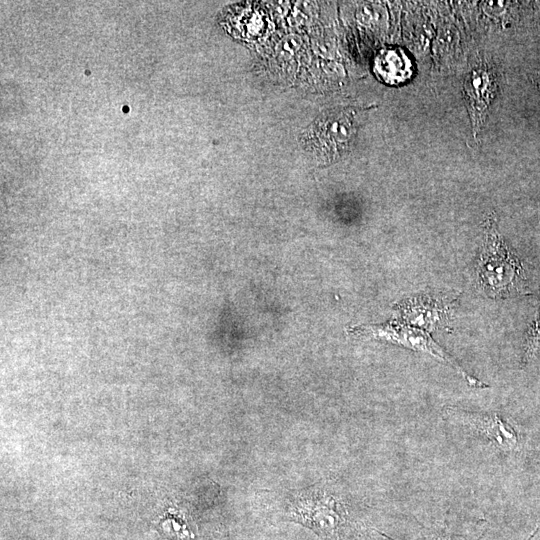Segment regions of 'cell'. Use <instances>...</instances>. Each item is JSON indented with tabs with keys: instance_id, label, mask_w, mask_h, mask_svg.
Segmentation results:
<instances>
[{
	"instance_id": "9c48e42d",
	"label": "cell",
	"mask_w": 540,
	"mask_h": 540,
	"mask_svg": "<svg viewBox=\"0 0 540 540\" xmlns=\"http://www.w3.org/2000/svg\"><path fill=\"white\" fill-rule=\"evenodd\" d=\"M161 524L164 533L172 535L174 540H185L191 536L185 520L178 514L167 513Z\"/></svg>"
},
{
	"instance_id": "5b68a950",
	"label": "cell",
	"mask_w": 540,
	"mask_h": 540,
	"mask_svg": "<svg viewBox=\"0 0 540 540\" xmlns=\"http://www.w3.org/2000/svg\"><path fill=\"white\" fill-rule=\"evenodd\" d=\"M446 414L466 425L503 452L518 449L520 441L518 432L511 421L500 413H475L448 408Z\"/></svg>"
},
{
	"instance_id": "52a82bcc",
	"label": "cell",
	"mask_w": 540,
	"mask_h": 540,
	"mask_svg": "<svg viewBox=\"0 0 540 540\" xmlns=\"http://www.w3.org/2000/svg\"><path fill=\"white\" fill-rule=\"evenodd\" d=\"M454 306V299L419 295L398 304L401 322L431 331L447 329Z\"/></svg>"
},
{
	"instance_id": "7a4b0ae2",
	"label": "cell",
	"mask_w": 540,
	"mask_h": 540,
	"mask_svg": "<svg viewBox=\"0 0 540 540\" xmlns=\"http://www.w3.org/2000/svg\"><path fill=\"white\" fill-rule=\"evenodd\" d=\"M357 133L355 113L334 109L320 115L303 133L305 149L323 162L340 158L351 147Z\"/></svg>"
},
{
	"instance_id": "6da1fadb",
	"label": "cell",
	"mask_w": 540,
	"mask_h": 540,
	"mask_svg": "<svg viewBox=\"0 0 540 540\" xmlns=\"http://www.w3.org/2000/svg\"><path fill=\"white\" fill-rule=\"evenodd\" d=\"M476 275L478 285L490 297H506L520 290V264L498 233L493 215L486 221Z\"/></svg>"
},
{
	"instance_id": "ba28073f",
	"label": "cell",
	"mask_w": 540,
	"mask_h": 540,
	"mask_svg": "<svg viewBox=\"0 0 540 540\" xmlns=\"http://www.w3.org/2000/svg\"><path fill=\"white\" fill-rule=\"evenodd\" d=\"M374 69L384 82L394 84L406 79L410 72V63L402 51L387 49L376 57Z\"/></svg>"
},
{
	"instance_id": "277c9868",
	"label": "cell",
	"mask_w": 540,
	"mask_h": 540,
	"mask_svg": "<svg viewBox=\"0 0 540 540\" xmlns=\"http://www.w3.org/2000/svg\"><path fill=\"white\" fill-rule=\"evenodd\" d=\"M292 517L325 540H345L353 531L347 510L332 497L299 498Z\"/></svg>"
},
{
	"instance_id": "30bf717a",
	"label": "cell",
	"mask_w": 540,
	"mask_h": 540,
	"mask_svg": "<svg viewBox=\"0 0 540 540\" xmlns=\"http://www.w3.org/2000/svg\"><path fill=\"white\" fill-rule=\"evenodd\" d=\"M540 353V315L535 320L534 324L530 327L525 347H524V361L527 362L532 357Z\"/></svg>"
},
{
	"instance_id": "8992f818",
	"label": "cell",
	"mask_w": 540,
	"mask_h": 540,
	"mask_svg": "<svg viewBox=\"0 0 540 540\" xmlns=\"http://www.w3.org/2000/svg\"><path fill=\"white\" fill-rule=\"evenodd\" d=\"M463 89L476 138L496 95L497 77L494 68L485 61L478 62L466 75Z\"/></svg>"
},
{
	"instance_id": "8fae6325",
	"label": "cell",
	"mask_w": 540,
	"mask_h": 540,
	"mask_svg": "<svg viewBox=\"0 0 540 540\" xmlns=\"http://www.w3.org/2000/svg\"><path fill=\"white\" fill-rule=\"evenodd\" d=\"M420 540H465L461 536L451 535V534H431L429 536H426Z\"/></svg>"
},
{
	"instance_id": "3957f363",
	"label": "cell",
	"mask_w": 540,
	"mask_h": 540,
	"mask_svg": "<svg viewBox=\"0 0 540 540\" xmlns=\"http://www.w3.org/2000/svg\"><path fill=\"white\" fill-rule=\"evenodd\" d=\"M353 334L372 337L395 343L406 348L429 354L434 358L449 364L472 387L486 388L487 384L467 373L457 361L449 355L423 329L405 324L401 321H390L386 324L361 326L352 329Z\"/></svg>"
}]
</instances>
